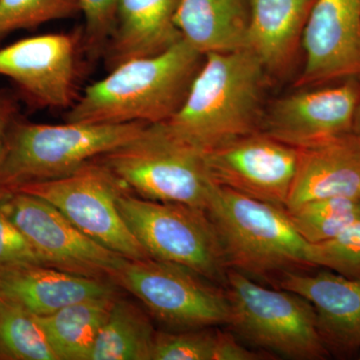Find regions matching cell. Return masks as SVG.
I'll return each mask as SVG.
<instances>
[{
    "label": "cell",
    "instance_id": "7c38bea8",
    "mask_svg": "<svg viewBox=\"0 0 360 360\" xmlns=\"http://www.w3.org/2000/svg\"><path fill=\"white\" fill-rule=\"evenodd\" d=\"M360 80L305 90L277 99L260 123V131L302 149L352 134Z\"/></svg>",
    "mask_w": 360,
    "mask_h": 360
},
{
    "label": "cell",
    "instance_id": "d6986e66",
    "mask_svg": "<svg viewBox=\"0 0 360 360\" xmlns=\"http://www.w3.org/2000/svg\"><path fill=\"white\" fill-rule=\"evenodd\" d=\"M315 0H248V49L269 72L285 70L302 44Z\"/></svg>",
    "mask_w": 360,
    "mask_h": 360
},
{
    "label": "cell",
    "instance_id": "d6a6232c",
    "mask_svg": "<svg viewBox=\"0 0 360 360\" xmlns=\"http://www.w3.org/2000/svg\"><path fill=\"white\" fill-rule=\"evenodd\" d=\"M0 300H1V296H0Z\"/></svg>",
    "mask_w": 360,
    "mask_h": 360
},
{
    "label": "cell",
    "instance_id": "4fadbf2b",
    "mask_svg": "<svg viewBox=\"0 0 360 360\" xmlns=\"http://www.w3.org/2000/svg\"><path fill=\"white\" fill-rule=\"evenodd\" d=\"M77 39L65 33L18 40L0 49V75L39 108H70L77 101Z\"/></svg>",
    "mask_w": 360,
    "mask_h": 360
},
{
    "label": "cell",
    "instance_id": "5b68a950",
    "mask_svg": "<svg viewBox=\"0 0 360 360\" xmlns=\"http://www.w3.org/2000/svg\"><path fill=\"white\" fill-rule=\"evenodd\" d=\"M203 153L158 123L97 160L134 195L205 210L214 184Z\"/></svg>",
    "mask_w": 360,
    "mask_h": 360
},
{
    "label": "cell",
    "instance_id": "ba28073f",
    "mask_svg": "<svg viewBox=\"0 0 360 360\" xmlns=\"http://www.w3.org/2000/svg\"><path fill=\"white\" fill-rule=\"evenodd\" d=\"M123 191L122 184L96 158L65 176L6 191H20L51 203L89 238L127 259L150 258L120 212L117 200Z\"/></svg>",
    "mask_w": 360,
    "mask_h": 360
},
{
    "label": "cell",
    "instance_id": "3957f363",
    "mask_svg": "<svg viewBox=\"0 0 360 360\" xmlns=\"http://www.w3.org/2000/svg\"><path fill=\"white\" fill-rule=\"evenodd\" d=\"M229 269L248 276L281 277L310 266L309 245L285 208L213 184L205 207Z\"/></svg>",
    "mask_w": 360,
    "mask_h": 360
},
{
    "label": "cell",
    "instance_id": "d4e9b609",
    "mask_svg": "<svg viewBox=\"0 0 360 360\" xmlns=\"http://www.w3.org/2000/svg\"><path fill=\"white\" fill-rule=\"evenodd\" d=\"M295 229L309 243L335 238L360 220L359 198H328L307 201L286 210Z\"/></svg>",
    "mask_w": 360,
    "mask_h": 360
},
{
    "label": "cell",
    "instance_id": "4dcf8cb0",
    "mask_svg": "<svg viewBox=\"0 0 360 360\" xmlns=\"http://www.w3.org/2000/svg\"><path fill=\"white\" fill-rule=\"evenodd\" d=\"M352 134L360 141V94L359 103H357L356 111H355L354 127H352Z\"/></svg>",
    "mask_w": 360,
    "mask_h": 360
},
{
    "label": "cell",
    "instance_id": "1f68e13d",
    "mask_svg": "<svg viewBox=\"0 0 360 360\" xmlns=\"http://www.w3.org/2000/svg\"><path fill=\"white\" fill-rule=\"evenodd\" d=\"M359 202H360V187H359Z\"/></svg>",
    "mask_w": 360,
    "mask_h": 360
},
{
    "label": "cell",
    "instance_id": "5bb4252c",
    "mask_svg": "<svg viewBox=\"0 0 360 360\" xmlns=\"http://www.w3.org/2000/svg\"><path fill=\"white\" fill-rule=\"evenodd\" d=\"M302 44L305 65L297 89L360 80V0H315Z\"/></svg>",
    "mask_w": 360,
    "mask_h": 360
},
{
    "label": "cell",
    "instance_id": "8992f818",
    "mask_svg": "<svg viewBox=\"0 0 360 360\" xmlns=\"http://www.w3.org/2000/svg\"><path fill=\"white\" fill-rule=\"evenodd\" d=\"M229 304L227 326L252 347L295 360L321 359L326 347L309 300L290 290L265 288L229 269L224 283Z\"/></svg>",
    "mask_w": 360,
    "mask_h": 360
},
{
    "label": "cell",
    "instance_id": "9c48e42d",
    "mask_svg": "<svg viewBox=\"0 0 360 360\" xmlns=\"http://www.w3.org/2000/svg\"><path fill=\"white\" fill-rule=\"evenodd\" d=\"M113 281L172 328L184 330L229 324L231 312L224 290L182 265L155 258L129 259Z\"/></svg>",
    "mask_w": 360,
    "mask_h": 360
},
{
    "label": "cell",
    "instance_id": "2e32d148",
    "mask_svg": "<svg viewBox=\"0 0 360 360\" xmlns=\"http://www.w3.org/2000/svg\"><path fill=\"white\" fill-rule=\"evenodd\" d=\"M278 288L311 303L326 347L340 352L360 347V278L328 271H288L279 277Z\"/></svg>",
    "mask_w": 360,
    "mask_h": 360
},
{
    "label": "cell",
    "instance_id": "83f0119b",
    "mask_svg": "<svg viewBox=\"0 0 360 360\" xmlns=\"http://www.w3.org/2000/svg\"><path fill=\"white\" fill-rule=\"evenodd\" d=\"M120 0H78L84 16V45L90 56L103 53L115 25Z\"/></svg>",
    "mask_w": 360,
    "mask_h": 360
},
{
    "label": "cell",
    "instance_id": "44dd1931",
    "mask_svg": "<svg viewBox=\"0 0 360 360\" xmlns=\"http://www.w3.org/2000/svg\"><path fill=\"white\" fill-rule=\"evenodd\" d=\"M116 297L85 300L52 314L35 316L58 360H90Z\"/></svg>",
    "mask_w": 360,
    "mask_h": 360
},
{
    "label": "cell",
    "instance_id": "ffe728a7",
    "mask_svg": "<svg viewBox=\"0 0 360 360\" xmlns=\"http://www.w3.org/2000/svg\"><path fill=\"white\" fill-rule=\"evenodd\" d=\"M248 0H179L175 25L203 56L248 49Z\"/></svg>",
    "mask_w": 360,
    "mask_h": 360
},
{
    "label": "cell",
    "instance_id": "277c9868",
    "mask_svg": "<svg viewBox=\"0 0 360 360\" xmlns=\"http://www.w3.org/2000/svg\"><path fill=\"white\" fill-rule=\"evenodd\" d=\"M146 125L68 122L44 124L18 118L0 158V189L9 191L21 184L70 174L131 141Z\"/></svg>",
    "mask_w": 360,
    "mask_h": 360
},
{
    "label": "cell",
    "instance_id": "f1b7e54d",
    "mask_svg": "<svg viewBox=\"0 0 360 360\" xmlns=\"http://www.w3.org/2000/svg\"><path fill=\"white\" fill-rule=\"evenodd\" d=\"M4 191L0 189V201ZM44 264L22 232L2 212L0 206V266Z\"/></svg>",
    "mask_w": 360,
    "mask_h": 360
},
{
    "label": "cell",
    "instance_id": "7402d4cb",
    "mask_svg": "<svg viewBox=\"0 0 360 360\" xmlns=\"http://www.w3.org/2000/svg\"><path fill=\"white\" fill-rule=\"evenodd\" d=\"M156 331L134 303L116 297L90 360H151Z\"/></svg>",
    "mask_w": 360,
    "mask_h": 360
},
{
    "label": "cell",
    "instance_id": "f546056e",
    "mask_svg": "<svg viewBox=\"0 0 360 360\" xmlns=\"http://www.w3.org/2000/svg\"><path fill=\"white\" fill-rule=\"evenodd\" d=\"M18 110L20 108L15 98L0 89V158L4 153L9 131L20 118Z\"/></svg>",
    "mask_w": 360,
    "mask_h": 360
},
{
    "label": "cell",
    "instance_id": "7a4b0ae2",
    "mask_svg": "<svg viewBox=\"0 0 360 360\" xmlns=\"http://www.w3.org/2000/svg\"><path fill=\"white\" fill-rule=\"evenodd\" d=\"M248 49L208 53L167 129L201 151L260 129L266 75Z\"/></svg>",
    "mask_w": 360,
    "mask_h": 360
},
{
    "label": "cell",
    "instance_id": "30bf717a",
    "mask_svg": "<svg viewBox=\"0 0 360 360\" xmlns=\"http://www.w3.org/2000/svg\"><path fill=\"white\" fill-rule=\"evenodd\" d=\"M4 191L2 212L44 265L113 281L129 260L89 238L51 203L20 191Z\"/></svg>",
    "mask_w": 360,
    "mask_h": 360
},
{
    "label": "cell",
    "instance_id": "603a6c76",
    "mask_svg": "<svg viewBox=\"0 0 360 360\" xmlns=\"http://www.w3.org/2000/svg\"><path fill=\"white\" fill-rule=\"evenodd\" d=\"M266 355L248 349L231 333L212 326L156 333L151 360H260Z\"/></svg>",
    "mask_w": 360,
    "mask_h": 360
},
{
    "label": "cell",
    "instance_id": "9a60e30c",
    "mask_svg": "<svg viewBox=\"0 0 360 360\" xmlns=\"http://www.w3.org/2000/svg\"><path fill=\"white\" fill-rule=\"evenodd\" d=\"M0 296L35 316H45L68 305L116 297L110 281L80 276L42 264L0 266Z\"/></svg>",
    "mask_w": 360,
    "mask_h": 360
},
{
    "label": "cell",
    "instance_id": "cb8c5ba5",
    "mask_svg": "<svg viewBox=\"0 0 360 360\" xmlns=\"http://www.w3.org/2000/svg\"><path fill=\"white\" fill-rule=\"evenodd\" d=\"M0 359L58 360L35 315L2 297Z\"/></svg>",
    "mask_w": 360,
    "mask_h": 360
},
{
    "label": "cell",
    "instance_id": "e0dca14e",
    "mask_svg": "<svg viewBox=\"0 0 360 360\" xmlns=\"http://www.w3.org/2000/svg\"><path fill=\"white\" fill-rule=\"evenodd\" d=\"M360 141L350 134L298 149L295 180L285 210L328 198H359Z\"/></svg>",
    "mask_w": 360,
    "mask_h": 360
},
{
    "label": "cell",
    "instance_id": "6da1fadb",
    "mask_svg": "<svg viewBox=\"0 0 360 360\" xmlns=\"http://www.w3.org/2000/svg\"><path fill=\"white\" fill-rule=\"evenodd\" d=\"M203 59L181 39L155 56L123 63L85 89L68 108L65 122H167L184 103Z\"/></svg>",
    "mask_w": 360,
    "mask_h": 360
},
{
    "label": "cell",
    "instance_id": "52a82bcc",
    "mask_svg": "<svg viewBox=\"0 0 360 360\" xmlns=\"http://www.w3.org/2000/svg\"><path fill=\"white\" fill-rule=\"evenodd\" d=\"M118 208L149 257L194 270L224 283L227 266L217 229L203 208L160 202L123 191Z\"/></svg>",
    "mask_w": 360,
    "mask_h": 360
},
{
    "label": "cell",
    "instance_id": "ac0fdd59",
    "mask_svg": "<svg viewBox=\"0 0 360 360\" xmlns=\"http://www.w3.org/2000/svg\"><path fill=\"white\" fill-rule=\"evenodd\" d=\"M179 0H120L103 51L106 68L167 51L182 39L175 25Z\"/></svg>",
    "mask_w": 360,
    "mask_h": 360
},
{
    "label": "cell",
    "instance_id": "8fae6325",
    "mask_svg": "<svg viewBox=\"0 0 360 360\" xmlns=\"http://www.w3.org/2000/svg\"><path fill=\"white\" fill-rule=\"evenodd\" d=\"M203 155L213 184L285 208L297 168L298 149L258 130Z\"/></svg>",
    "mask_w": 360,
    "mask_h": 360
},
{
    "label": "cell",
    "instance_id": "4316f807",
    "mask_svg": "<svg viewBox=\"0 0 360 360\" xmlns=\"http://www.w3.org/2000/svg\"><path fill=\"white\" fill-rule=\"evenodd\" d=\"M310 266L326 267L341 276L360 278V220L335 238L309 245Z\"/></svg>",
    "mask_w": 360,
    "mask_h": 360
},
{
    "label": "cell",
    "instance_id": "484cf974",
    "mask_svg": "<svg viewBox=\"0 0 360 360\" xmlns=\"http://www.w3.org/2000/svg\"><path fill=\"white\" fill-rule=\"evenodd\" d=\"M80 13L78 0H0V39Z\"/></svg>",
    "mask_w": 360,
    "mask_h": 360
}]
</instances>
